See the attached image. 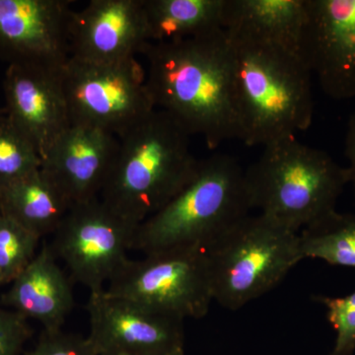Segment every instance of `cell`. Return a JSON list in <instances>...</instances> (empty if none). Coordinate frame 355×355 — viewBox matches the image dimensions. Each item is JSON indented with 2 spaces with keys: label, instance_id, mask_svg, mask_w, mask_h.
<instances>
[{
  "label": "cell",
  "instance_id": "cell-1",
  "mask_svg": "<svg viewBox=\"0 0 355 355\" xmlns=\"http://www.w3.org/2000/svg\"><path fill=\"white\" fill-rule=\"evenodd\" d=\"M140 53L146 58V87L155 109L202 137L211 150L227 140H242L225 30L148 43Z\"/></svg>",
  "mask_w": 355,
  "mask_h": 355
},
{
  "label": "cell",
  "instance_id": "cell-2",
  "mask_svg": "<svg viewBox=\"0 0 355 355\" xmlns=\"http://www.w3.org/2000/svg\"><path fill=\"white\" fill-rule=\"evenodd\" d=\"M242 141L266 146L310 128L312 72L298 49L225 31Z\"/></svg>",
  "mask_w": 355,
  "mask_h": 355
},
{
  "label": "cell",
  "instance_id": "cell-3",
  "mask_svg": "<svg viewBox=\"0 0 355 355\" xmlns=\"http://www.w3.org/2000/svg\"><path fill=\"white\" fill-rule=\"evenodd\" d=\"M191 137L169 114L154 110L119 137L102 202L137 225L153 216L197 173Z\"/></svg>",
  "mask_w": 355,
  "mask_h": 355
},
{
  "label": "cell",
  "instance_id": "cell-4",
  "mask_svg": "<svg viewBox=\"0 0 355 355\" xmlns=\"http://www.w3.org/2000/svg\"><path fill=\"white\" fill-rule=\"evenodd\" d=\"M253 209L246 174L232 156L200 161L193 179L137 226L132 250L144 254L174 248H205Z\"/></svg>",
  "mask_w": 355,
  "mask_h": 355
},
{
  "label": "cell",
  "instance_id": "cell-5",
  "mask_svg": "<svg viewBox=\"0 0 355 355\" xmlns=\"http://www.w3.org/2000/svg\"><path fill=\"white\" fill-rule=\"evenodd\" d=\"M245 174L253 209L298 233L335 211L350 182L347 167L296 137L263 146Z\"/></svg>",
  "mask_w": 355,
  "mask_h": 355
},
{
  "label": "cell",
  "instance_id": "cell-6",
  "mask_svg": "<svg viewBox=\"0 0 355 355\" xmlns=\"http://www.w3.org/2000/svg\"><path fill=\"white\" fill-rule=\"evenodd\" d=\"M203 251L214 300L233 311L272 291L304 260L299 233L261 214L244 217Z\"/></svg>",
  "mask_w": 355,
  "mask_h": 355
},
{
  "label": "cell",
  "instance_id": "cell-7",
  "mask_svg": "<svg viewBox=\"0 0 355 355\" xmlns=\"http://www.w3.org/2000/svg\"><path fill=\"white\" fill-rule=\"evenodd\" d=\"M105 291L178 319H202L214 301L209 265L200 248H174L123 263Z\"/></svg>",
  "mask_w": 355,
  "mask_h": 355
},
{
  "label": "cell",
  "instance_id": "cell-8",
  "mask_svg": "<svg viewBox=\"0 0 355 355\" xmlns=\"http://www.w3.org/2000/svg\"><path fill=\"white\" fill-rule=\"evenodd\" d=\"M70 123L101 128L120 137L155 110L146 69L130 58L93 64L70 57L60 72Z\"/></svg>",
  "mask_w": 355,
  "mask_h": 355
},
{
  "label": "cell",
  "instance_id": "cell-9",
  "mask_svg": "<svg viewBox=\"0 0 355 355\" xmlns=\"http://www.w3.org/2000/svg\"><path fill=\"white\" fill-rule=\"evenodd\" d=\"M137 226L98 198L71 207L50 245L72 282L100 292L128 260Z\"/></svg>",
  "mask_w": 355,
  "mask_h": 355
},
{
  "label": "cell",
  "instance_id": "cell-10",
  "mask_svg": "<svg viewBox=\"0 0 355 355\" xmlns=\"http://www.w3.org/2000/svg\"><path fill=\"white\" fill-rule=\"evenodd\" d=\"M87 336L98 355H163L184 349V321L103 291L89 295Z\"/></svg>",
  "mask_w": 355,
  "mask_h": 355
},
{
  "label": "cell",
  "instance_id": "cell-11",
  "mask_svg": "<svg viewBox=\"0 0 355 355\" xmlns=\"http://www.w3.org/2000/svg\"><path fill=\"white\" fill-rule=\"evenodd\" d=\"M69 0H0V58L60 71L70 58Z\"/></svg>",
  "mask_w": 355,
  "mask_h": 355
},
{
  "label": "cell",
  "instance_id": "cell-12",
  "mask_svg": "<svg viewBox=\"0 0 355 355\" xmlns=\"http://www.w3.org/2000/svg\"><path fill=\"white\" fill-rule=\"evenodd\" d=\"M299 51L327 95L355 97V0H306Z\"/></svg>",
  "mask_w": 355,
  "mask_h": 355
},
{
  "label": "cell",
  "instance_id": "cell-13",
  "mask_svg": "<svg viewBox=\"0 0 355 355\" xmlns=\"http://www.w3.org/2000/svg\"><path fill=\"white\" fill-rule=\"evenodd\" d=\"M148 43L144 0H92L74 11L71 58L116 64L135 58Z\"/></svg>",
  "mask_w": 355,
  "mask_h": 355
},
{
  "label": "cell",
  "instance_id": "cell-14",
  "mask_svg": "<svg viewBox=\"0 0 355 355\" xmlns=\"http://www.w3.org/2000/svg\"><path fill=\"white\" fill-rule=\"evenodd\" d=\"M60 71L8 65L6 112L36 147L42 162L70 123Z\"/></svg>",
  "mask_w": 355,
  "mask_h": 355
},
{
  "label": "cell",
  "instance_id": "cell-15",
  "mask_svg": "<svg viewBox=\"0 0 355 355\" xmlns=\"http://www.w3.org/2000/svg\"><path fill=\"white\" fill-rule=\"evenodd\" d=\"M119 150V137L101 128L71 123L51 147L42 170L71 207L98 198Z\"/></svg>",
  "mask_w": 355,
  "mask_h": 355
},
{
  "label": "cell",
  "instance_id": "cell-16",
  "mask_svg": "<svg viewBox=\"0 0 355 355\" xmlns=\"http://www.w3.org/2000/svg\"><path fill=\"white\" fill-rule=\"evenodd\" d=\"M72 284L51 245L44 242L34 260L11 282L1 302L28 320L40 322L44 330H62L74 307Z\"/></svg>",
  "mask_w": 355,
  "mask_h": 355
},
{
  "label": "cell",
  "instance_id": "cell-17",
  "mask_svg": "<svg viewBox=\"0 0 355 355\" xmlns=\"http://www.w3.org/2000/svg\"><path fill=\"white\" fill-rule=\"evenodd\" d=\"M70 209L71 203L42 168L0 188V212L41 239L53 235Z\"/></svg>",
  "mask_w": 355,
  "mask_h": 355
},
{
  "label": "cell",
  "instance_id": "cell-18",
  "mask_svg": "<svg viewBox=\"0 0 355 355\" xmlns=\"http://www.w3.org/2000/svg\"><path fill=\"white\" fill-rule=\"evenodd\" d=\"M306 0H226L224 30L298 49Z\"/></svg>",
  "mask_w": 355,
  "mask_h": 355
},
{
  "label": "cell",
  "instance_id": "cell-19",
  "mask_svg": "<svg viewBox=\"0 0 355 355\" xmlns=\"http://www.w3.org/2000/svg\"><path fill=\"white\" fill-rule=\"evenodd\" d=\"M149 43L224 30L226 0H144Z\"/></svg>",
  "mask_w": 355,
  "mask_h": 355
},
{
  "label": "cell",
  "instance_id": "cell-20",
  "mask_svg": "<svg viewBox=\"0 0 355 355\" xmlns=\"http://www.w3.org/2000/svg\"><path fill=\"white\" fill-rule=\"evenodd\" d=\"M303 259L355 268V214L331 212L299 232Z\"/></svg>",
  "mask_w": 355,
  "mask_h": 355
},
{
  "label": "cell",
  "instance_id": "cell-21",
  "mask_svg": "<svg viewBox=\"0 0 355 355\" xmlns=\"http://www.w3.org/2000/svg\"><path fill=\"white\" fill-rule=\"evenodd\" d=\"M42 167V158L30 139L0 110V188Z\"/></svg>",
  "mask_w": 355,
  "mask_h": 355
},
{
  "label": "cell",
  "instance_id": "cell-22",
  "mask_svg": "<svg viewBox=\"0 0 355 355\" xmlns=\"http://www.w3.org/2000/svg\"><path fill=\"white\" fill-rule=\"evenodd\" d=\"M41 238L0 212V270L11 284L36 257Z\"/></svg>",
  "mask_w": 355,
  "mask_h": 355
},
{
  "label": "cell",
  "instance_id": "cell-23",
  "mask_svg": "<svg viewBox=\"0 0 355 355\" xmlns=\"http://www.w3.org/2000/svg\"><path fill=\"white\" fill-rule=\"evenodd\" d=\"M327 309V319L336 331L329 355H354L355 352V291L342 297L317 296Z\"/></svg>",
  "mask_w": 355,
  "mask_h": 355
},
{
  "label": "cell",
  "instance_id": "cell-24",
  "mask_svg": "<svg viewBox=\"0 0 355 355\" xmlns=\"http://www.w3.org/2000/svg\"><path fill=\"white\" fill-rule=\"evenodd\" d=\"M23 355H98L88 338L62 330H43L38 342Z\"/></svg>",
  "mask_w": 355,
  "mask_h": 355
},
{
  "label": "cell",
  "instance_id": "cell-25",
  "mask_svg": "<svg viewBox=\"0 0 355 355\" xmlns=\"http://www.w3.org/2000/svg\"><path fill=\"white\" fill-rule=\"evenodd\" d=\"M27 318L0 306V355H23L32 336Z\"/></svg>",
  "mask_w": 355,
  "mask_h": 355
},
{
  "label": "cell",
  "instance_id": "cell-26",
  "mask_svg": "<svg viewBox=\"0 0 355 355\" xmlns=\"http://www.w3.org/2000/svg\"><path fill=\"white\" fill-rule=\"evenodd\" d=\"M345 156L349 160L347 167L349 172L350 184L354 187L355 195V113L352 114L347 125V137H345Z\"/></svg>",
  "mask_w": 355,
  "mask_h": 355
},
{
  "label": "cell",
  "instance_id": "cell-27",
  "mask_svg": "<svg viewBox=\"0 0 355 355\" xmlns=\"http://www.w3.org/2000/svg\"><path fill=\"white\" fill-rule=\"evenodd\" d=\"M163 355H184V349L175 350V352H170V354Z\"/></svg>",
  "mask_w": 355,
  "mask_h": 355
},
{
  "label": "cell",
  "instance_id": "cell-28",
  "mask_svg": "<svg viewBox=\"0 0 355 355\" xmlns=\"http://www.w3.org/2000/svg\"><path fill=\"white\" fill-rule=\"evenodd\" d=\"M6 284V279H4L3 273L0 270V287Z\"/></svg>",
  "mask_w": 355,
  "mask_h": 355
}]
</instances>
